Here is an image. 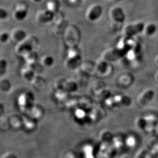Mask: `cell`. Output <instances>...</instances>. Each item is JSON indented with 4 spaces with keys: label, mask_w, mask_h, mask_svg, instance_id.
<instances>
[{
    "label": "cell",
    "mask_w": 158,
    "mask_h": 158,
    "mask_svg": "<svg viewBox=\"0 0 158 158\" xmlns=\"http://www.w3.org/2000/svg\"><path fill=\"white\" fill-rule=\"evenodd\" d=\"M66 45L70 48L76 47L79 44L81 35L79 30L74 25H68L63 34Z\"/></svg>",
    "instance_id": "1"
},
{
    "label": "cell",
    "mask_w": 158,
    "mask_h": 158,
    "mask_svg": "<svg viewBox=\"0 0 158 158\" xmlns=\"http://www.w3.org/2000/svg\"><path fill=\"white\" fill-rule=\"evenodd\" d=\"M38 44V40L33 35L27 36L25 40L18 43L15 47V51L18 54L24 56L28 53L34 50Z\"/></svg>",
    "instance_id": "2"
},
{
    "label": "cell",
    "mask_w": 158,
    "mask_h": 158,
    "mask_svg": "<svg viewBox=\"0 0 158 158\" xmlns=\"http://www.w3.org/2000/svg\"><path fill=\"white\" fill-rule=\"evenodd\" d=\"M28 8L27 5L23 2L17 3L12 12V18L18 21L25 20L28 15Z\"/></svg>",
    "instance_id": "3"
},
{
    "label": "cell",
    "mask_w": 158,
    "mask_h": 158,
    "mask_svg": "<svg viewBox=\"0 0 158 158\" xmlns=\"http://www.w3.org/2000/svg\"><path fill=\"white\" fill-rule=\"evenodd\" d=\"M102 7L98 4H93L89 7L86 12V18L89 21L94 22L98 20L102 14Z\"/></svg>",
    "instance_id": "4"
},
{
    "label": "cell",
    "mask_w": 158,
    "mask_h": 158,
    "mask_svg": "<svg viewBox=\"0 0 158 158\" xmlns=\"http://www.w3.org/2000/svg\"><path fill=\"white\" fill-rule=\"evenodd\" d=\"M58 16L57 17L55 14L53 21L54 23V31L58 35H63L66 28L67 27V22L63 17L62 14L57 12Z\"/></svg>",
    "instance_id": "5"
},
{
    "label": "cell",
    "mask_w": 158,
    "mask_h": 158,
    "mask_svg": "<svg viewBox=\"0 0 158 158\" xmlns=\"http://www.w3.org/2000/svg\"><path fill=\"white\" fill-rule=\"evenodd\" d=\"M54 15L46 9L38 12L35 18L36 21H38V23L45 24L53 21Z\"/></svg>",
    "instance_id": "6"
},
{
    "label": "cell",
    "mask_w": 158,
    "mask_h": 158,
    "mask_svg": "<svg viewBox=\"0 0 158 158\" xmlns=\"http://www.w3.org/2000/svg\"><path fill=\"white\" fill-rule=\"evenodd\" d=\"M10 40L15 44L21 43L26 38L27 35L25 30L21 28H15L10 32Z\"/></svg>",
    "instance_id": "7"
},
{
    "label": "cell",
    "mask_w": 158,
    "mask_h": 158,
    "mask_svg": "<svg viewBox=\"0 0 158 158\" xmlns=\"http://www.w3.org/2000/svg\"><path fill=\"white\" fill-rule=\"evenodd\" d=\"M82 63L81 56H67L64 65L68 69H78V68L81 67Z\"/></svg>",
    "instance_id": "8"
},
{
    "label": "cell",
    "mask_w": 158,
    "mask_h": 158,
    "mask_svg": "<svg viewBox=\"0 0 158 158\" xmlns=\"http://www.w3.org/2000/svg\"><path fill=\"white\" fill-rule=\"evenodd\" d=\"M144 24L142 23L137 24L136 25H130L125 29V34L127 36L131 38L141 32L144 29Z\"/></svg>",
    "instance_id": "9"
},
{
    "label": "cell",
    "mask_w": 158,
    "mask_h": 158,
    "mask_svg": "<svg viewBox=\"0 0 158 158\" xmlns=\"http://www.w3.org/2000/svg\"><path fill=\"white\" fill-rule=\"evenodd\" d=\"M111 17L114 21L118 23H123L125 20V14L122 9L115 7L111 12Z\"/></svg>",
    "instance_id": "10"
},
{
    "label": "cell",
    "mask_w": 158,
    "mask_h": 158,
    "mask_svg": "<svg viewBox=\"0 0 158 158\" xmlns=\"http://www.w3.org/2000/svg\"><path fill=\"white\" fill-rule=\"evenodd\" d=\"M35 72L31 67L27 66L24 67L21 70V75L25 81H30L33 80L35 75Z\"/></svg>",
    "instance_id": "11"
},
{
    "label": "cell",
    "mask_w": 158,
    "mask_h": 158,
    "mask_svg": "<svg viewBox=\"0 0 158 158\" xmlns=\"http://www.w3.org/2000/svg\"><path fill=\"white\" fill-rule=\"evenodd\" d=\"M79 68L86 74L91 75L95 73V63L91 61L82 62Z\"/></svg>",
    "instance_id": "12"
},
{
    "label": "cell",
    "mask_w": 158,
    "mask_h": 158,
    "mask_svg": "<svg viewBox=\"0 0 158 158\" xmlns=\"http://www.w3.org/2000/svg\"><path fill=\"white\" fill-rule=\"evenodd\" d=\"M109 69V64L107 61L100 60L95 63V73L98 75H103L107 72Z\"/></svg>",
    "instance_id": "13"
},
{
    "label": "cell",
    "mask_w": 158,
    "mask_h": 158,
    "mask_svg": "<svg viewBox=\"0 0 158 158\" xmlns=\"http://www.w3.org/2000/svg\"><path fill=\"white\" fill-rule=\"evenodd\" d=\"M23 58L27 63V65H31L38 63V55L35 50L28 53Z\"/></svg>",
    "instance_id": "14"
},
{
    "label": "cell",
    "mask_w": 158,
    "mask_h": 158,
    "mask_svg": "<svg viewBox=\"0 0 158 158\" xmlns=\"http://www.w3.org/2000/svg\"><path fill=\"white\" fill-rule=\"evenodd\" d=\"M40 63L43 67H51L54 64V58L50 55H46L42 57Z\"/></svg>",
    "instance_id": "15"
},
{
    "label": "cell",
    "mask_w": 158,
    "mask_h": 158,
    "mask_svg": "<svg viewBox=\"0 0 158 158\" xmlns=\"http://www.w3.org/2000/svg\"><path fill=\"white\" fill-rule=\"evenodd\" d=\"M46 7L47 9L55 14L58 12L59 3L56 0H50L47 3Z\"/></svg>",
    "instance_id": "16"
},
{
    "label": "cell",
    "mask_w": 158,
    "mask_h": 158,
    "mask_svg": "<svg viewBox=\"0 0 158 158\" xmlns=\"http://www.w3.org/2000/svg\"><path fill=\"white\" fill-rule=\"evenodd\" d=\"M63 87H65L66 91H74L77 87V83L75 81L73 80H68L64 81Z\"/></svg>",
    "instance_id": "17"
},
{
    "label": "cell",
    "mask_w": 158,
    "mask_h": 158,
    "mask_svg": "<svg viewBox=\"0 0 158 158\" xmlns=\"http://www.w3.org/2000/svg\"><path fill=\"white\" fill-rule=\"evenodd\" d=\"M31 83L33 86L37 87V88H41L45 84L44 80L40 76H35L31 81Z\"/></svg>",
    "instance_id": "18"
},
{
    "label": "cell",
    "mask_w": 158,
    "mask_h": 158,
    "mask_svg": "<svg viewBox=\"0 0 158 158\" xmlns=\"http://www.w3.org/2000/svg\"><path fill=\"white\" fill-rule=\"evenodd\" d=\"M10 40V33L8 32L2 31L0 34V41L2 44H6Z\"/></svg>",
    "instance_id": "19"
},
{
    "label": "cell",
    "mask_w": 158,
    "mask_h": 158,
    "mask_svg": "<svg viewBox=\"0 0 158 158\" xmlns=\"http://www.w3.org/2000/svg\"><path fill=\"white\" fill-rule=\"evenodd\" d=\"M7 63L5 59H1L0 61V73L1 75L5 74L7 70Z\"/></svg>",
    "instance_id": "20"
},
{
    "label": "cell",
    "mask_w": 158,
    "mask_h": 158,
    "mask_svg": "<svg viewBox=\"0 0 158 158\" xmlns=\"http://www.w3.org/2000/svg\"><path fill=\"white\" fill-rule=\"evenodd\" d=\"M1 89H3L2 90H7V89H9L10 84V82L8 80L4 79L2 80L1 81Z\"/></svg>",
    "instance_id": "21"
},
{
    "label": "cell",
    "mask_w": 158,
    "mask_h": 158,
    "mask_svg": "<svg viewBox=\"0 0 158 158\" xmlns=\"http://www.w3.org/2000/svg\"><path fill=\"white\" fill-rule=\"evenodd\" d=\"M8 17V13L6 10L1 8L0 9V20L1 21H4L6 20Z\"/></svg>",
    "instance_id": "22"
},
{
    "label": "cell",
    "mask_w": 158,
    "mask_h": 158,
    "mask_svg": "<svg viewBox=\"0 0 158 158\" xmlns=\"http://www.w3.org/2000/svg\"><path fill=\"white\" fill-rule=\"evenodd\" d=\"M156 27L154 25H150L147 28L146 34L148 35H151L155 33L156 31Z\"/></svg>",
    "instance_id": "23"
},
{
    "label": "cell",
    "mask_w": 158,
    "mask_h": 158,
    "mask_svg": "<svg viewBox=\"0 0 158 158\" xmlns=\"http://www.w3.org/2000/svg\"><path fill=\"white\" fill-rule=\"evenodd\" d=\"M81 0H69L70 2L73 4H77Z\"/></svg>",
    "instance_id": "24"
},
{
    "label": "cell",
    "mask_w": 158,
    "mask_h": 158,
    "mask_svg": "<svg viewBox=\"0 0 158 158\" xmlns=\"http://www.w3.org/2000/svg\"><path fill=\"white\" fill-rule=\"evenodd\" d=\"M32 2L35 4L40 3V2H41L43 0H31Z\"/></svg>",
    "instance_id": "25"
},
{
    "label": "cell",
    "mask_w": 158,
    "mask_h": 158,
    "mask_svg": "<svg viewBox=\"0 0 158 158\" xmlns=\"http://www.w3.org/2000/svg\"><path fill=\"white\" fill-rule=\"evenodd\" d=\"M115 1H120L121 0H115Z\"/></svg>",
    "instance_id": "26"
}]
</instances>
